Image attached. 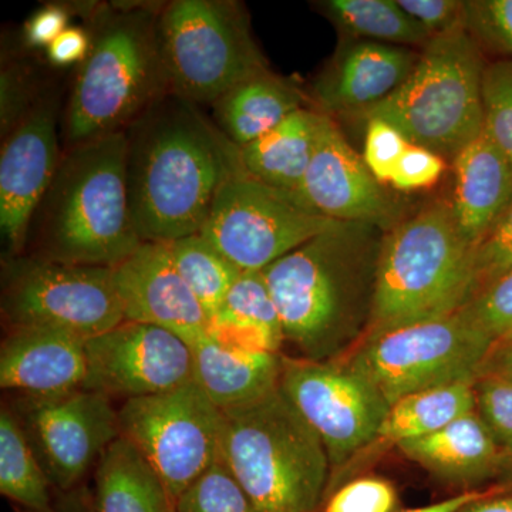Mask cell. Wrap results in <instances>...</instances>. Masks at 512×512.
I'll return each instance as SVG.
<instances>
[{
  "label": "cell",
  "instance_id": "obj_1",
  "mask_svg": "<svg viewBox=\"0 0 512 512\" xmlns=\"http://www.w3.org/2000/svg\"><path fill=\"white\" fill-rule=\"evenodd\" d=\"M124 131L128 205L141 242L200 234L222 184L245 170L241 148L200 106L174 94Z\"/></svg>",
  "mask_w": 512,
  "mask_h": 512
},
{
  "label": "cell",
  "instance_id": "obj_2",
  "mask_svg": "<svg viewBox=\"0 0 512 512\" xmlns=\"http://www.w3.org/2000/svg\"><path fill=\"white\" fill-rule=\"evenodd\" d=\"M376 229L339 222L262 271L285 343L302 359H340L365 335L382 241Z\"/></svg>",
  "mask_w": 512,
  "mask_h": 512
},
{
  "label": "cell",
  "instance_id": "obj_3",
  "mask_svg": "<svg viewBox=\"0 0 512 512\" xmlns=\"http://www.w3.org/2000/svg\"><path fill=\"white\" fill-rule=\"evenodd\" d=\"M163 6L100 3L86 20L90 49L63 109V150L126 130L170 94L158 35Z\"/></svg>",
  "mask_w": 512,
  "mask_h": 512
},
{
  "label": "cell",
  "instance_id": "obj_4",
  "mask_svg": "<svg viewBox=\"0 0 512 512\" xmlns=\"http://www.w3.org/2000/svg\"><path fill=\"white\" fill-rule=\"evenodd\" d=\"M126 151V131L63 150L30 225L32 255L113 269L137 251L143 242L128 205Z\"/></svg>",
  "mask_w": 512,
  "mask_h": 512
},
{
  "label": "cell",
  "instance_id": "obj_5",
  "mask_svg": "<svg viewBox=\"0 0 512 512\" xmlns=\"http://www.w3.org/2000/svg\"><path fill=\"white\" fill-rule=\"evenodd\" d=\"M220 461L259 512H318L332 467L316 431L276 387L225 410Z\"/></svg>",
  "mask_w": 512,
  "mask_h": 512
},
{
  "label": "cell",
  "instance_id": "obj_6",
  "mask_svg": "<svg viewBox=\"0 0 512 512\" xmlns=\"http://www.w3.org/2000/svg\"><path fill=\"white\" fill-rule=\"evenodd\" d=\"M471 255L448 201L433 202L384 231L372 312L360 340L463 309L474 298Z\"/></svg>",
  "mask_w": 512,
  "mask_h": 512
},
{
  "label": "cell",
  "instance_id": "obj_7",
  "mask_svg": "<svg viewBox=\"0 0 512 512\" xmlns=\"http://www.w3.org/2000/svg\"><path fill=\"white\" fill-rule=\"evenodd\" d=\"M485 66L466 28L431 37L406 82L357 120L387 121L410 144L453 161L484 131Z\"/></svg>",
  "mask_w": 512,
  "mask_h": 512
},
{
  "label": "cell",
  "instance_id": "obj_8",
  "mask_svg": "<svg viewBox=\"0 0 512 512\" xmlns=\"http://www.w3.org/2000/svg\"><path fill=\"white\" fill-rule=\"evenodd\" d=\"M170 94L211 106L269 66L252 36L247 9L235 0H171L158 19Z\"/></svg>",
  "mask_w": 512,
  "mask_h": 512
},
{
  "label": "cell",
  "instance_id": "obj_9",
  "mask_svg": "<svg viewBox=\"0 0 512 512\" xmlns=\"http://www.w3.org/2000/svg\"><path fill=\"white\" fill-rule=\"evenodd\" d=\"M494 342L464 309L360 340L342 357L389 403L409 394L477 382Z\"/></svg>",
  "mask_w": 512,
  "mask_h": 512
},
{
  "label": "cell",
  "instance_id": "obj_10",
  "mask_svg": "<svg viewBox=\"0 0 512 512\" xmlns=\"http://www.w3.org/2000/svg\"><path fill=\"white\" fill-rule=\"evenodd\" d=\"M0 308L9 328L45 326L87 340L124 322L113 269L32 254L3 258Z\"/></svg>",
  "mask_w": 512,
  "mask_h": 512
},
{
  "label": "cell",
  "instance_id": "obj_11",
  "mask_svg": "<svg viewBox=\"0 0 512 512\" xmlns=\"http://www.w3.org/2000/svg\"><path fill=\"white\" fill-rule=\"evenodd\" d=\"M120 436L137 448L175 501L220 461L224 414L192 382L153 396L124 400Z\"/></svg>",
  "mask_w": 512,
  "mask_h": 512
},
{
  "label": "cell",
  "instance_id": "obj_12",
  "mask_svg": "<svg viewBox=\"0 0 512 512\" xmlns=\"http://www.w3.org/2000/svg\"><path fill=\"white\" fill-rule=\"evenodd\" d=\"M338 224L244 170L222 184L200 235L241 271H264Z\"/></svg>",
  "mask_w": 512,
  "mask_h": 512
},
{
  "label": "cell",
  "instance_id": "obj_13",
  "mask_svg": "<svg viewBox=\"0 0 512 512\" xmlns=\"http://www.w3.org/2000/svg\"><path fill=\"white\" fill-rule=\"evenodd\" d=\"M279 386L322 440L332 473L377 441L390 409L379 390L343 359L282 355Z\"/></svg>",
  "mask_w": 512,
  "mask_h": 512
},
{
  "label": "cell",
  "instance_id": "obj_14",
  "mask_svg": "<svg viewBox=\"0 0 512 512\" xmlns=\"http://www.w3.org/2000/svg\"><path fill=\"white\" fill-rule=\"evenodd\" d=\"M57 493L82 485L120 437L110 397L80 389L53 396H18L9 406Z\"/></svg>",
  "mask_w": 512,
  "mask_h": 512
},
{
  "label": "cell",
  "instance_id": "obj_15",
  "mask_svg": "<svg viewBox=\"0 0 512 512\" xmlns=\"http://www.w3.org/2000/svg\"><path fill=\"white\" fill-rule=\"evenodd\" d=\"M62 113L59 87L47 83L25 119L2 140L0 232L6 256L25 254L33 217L59 168Z\"/></svg>",
  "mask_w": 512,
  "mask_h": 512
},
{
  "label": "cell",
  "instance_id": "obj_16",
  "mask_svg": "<svg viewBox=\"0 0 512 512\" xmlns=\"http://www.w3.org/2000/svg\"><path fill=\"white\" fill-rule=\"evenodd\" d=\"M191 346L170 330L124 320L86 343L83 387L126 400L192 382Z\"/></svg>",
  "mask_w": 512,
  "mask_h": 512
},
{
  "label": "cell",
  "instance_id": "obj_17",
  "mask_svg": "<svg viewBox=\"0 0 512 512\" xmlns=\"http://www.w3.org/2000/svg\"><path fill=\"white\" fill-rule=\"evenodd\" d=\"M323 114V113H322ZM296 200L320 217L393 227L394 205L332 117L323 114L318 144Z\"/></svg>",
  "mask_w": 512,
  "mask_h": 512
},
{
  "label": "cell",
  "instance_id": "obj_18",
  "mask_svg": "<svg viewBox=\"0 0 512 512\" xmlns=\"http://www.w3.org/2000/svg\"><path fill=\"white\" fill-rule=\"evenodd\" d=\"M113 282L127 322L170 330L190 346L210 332V316L178 272L170 245L143 242L113 268Z\"/></svg>",
  "mask_w": 512,
  "mask_h": 512
},
{
  "label": "cell",
  "instance_id": "obj_19",
  "mask_svg": "<svg viewBox=\"0 0 512 512\" xmlns=\"http://www.w3.org/2000/svg\"><path fill=\"white\" fill-rule=\"evenodd\" d=\"M417 60L410 47L346 39L313 83L311 99L332 119L357 120L396 92Z\"/></svg>",
  "mask_w": 512,
  "mask_h": 512
},
{
  "label": "cell",
  "instance_id": "obj_20",
  "mask_svg": "<svg viewBox=\"0 0 512 512\" xmlns=\"http://www.w3.org/2000/svg\"><path fill=\"white\" fill-rule=\"evenodd\" d=\"M87 339L45 326L9 328L0 348V386L19 396H53L83 387Z\"/></svg>",
  "mask_w": 512,
  "mask_h": 512
},
{
  "label": "cell",
  "instance_id": "obj_21",
  "mask_svg": "<svg viewBox=\"0 0 512 512\" xmlns=\"http://www.w3.org/2000/svg\"><path fill=\"white\" fill-rule=\"evenodd\" d=\"M450 204L458 231L474 247L512 200V165L483 131L454 157Z\"/></svg>",
  "mask_w": 512,
  "mask_h": 512
},
{
  "label": "cell",
  "instance_id": "obj_22",
  "mask_svg": "<svg viewBox=\"0 0 512 512\" xmlns=\"http://www.w3.org/2000/svg\"><path fill=\"white\" fill-rule=\"evenodd\" d=\"M403 456L453 484H474L503 466V448L477 410L429 436L397 444Z\"/></svg>",
  "mask_w": 512,
  "mask_h": 512
},
{
  "label": "cell",
  "instance_id": "obj_23",
  "mask_svg": "<svg viewBox=\"0 0 512 512\" xmlns=\"http://www.w3.org/2000/svg\"><path fill=\"white\" fill-rule=\"evenodd\" d=\"M191 349L192 380L221 412L254 402L281 382L282 353L232 348L210 333L192 343Z\"/></svg>",
  "mask_w": 512,
  "mask_h": 512
},
{
  "label": "cell",
  "instance_id": "obj_24",
  "mask_svg": "<svg viewBox=\"0 0 512 512\" xmlns=\"http://www.w3.org/2000/svg\"><path fill=\"white\" fill-rule=\"evenodd\" d=\"M308 97L291 80L268 72L238 83L211 104L212 121L237 144L247 146L303 109Z\"/></svg>",
  "mask_w": 512,
  "mask_h": 512
},
{
  "label": "cell",
  "instance_id": "obj_25",
  "mask_svg": "<svg viewBox=\"0 0 512 512\" xmlns=\"http://www.w3.org/2000/svg\"><path fill=\"white\" fill-rule=\"evenodd\" d=\"M322 116L313 107H303L241 147L245 171L269 187L295 195L315 153Z\"/></svg>",
  "mask_w": 512,
  "mask_h": 512
},
{
  "label": "cell",
  "instance_id": "obj_26",
  "mask_svg": "<svg viewBox=\"0 0 512 512\" xmlns=\"http://www.w3.org/2000/svg\"><path fill=\"white\" fill-rule=\"evenodd\" d=\"M210 335L232 348L281 353L284 332L264 272H242L212 316Z\"/></svg>",
  "mask_w": 512,
  "mask_h": 512
},
{
  "label": "cell",
  "instance_id": "obj_27",
  "mask_svg": "<svg viewBox=\"0 0 512 512\" xmlns=\"http://www.w3.org/2000/svg\"><path fill=\"white\" fill-rule=\"evenodd\" d=\"M94 512H173L156 471L124 437L114 440L96 466Z\"/></svg>",
  "mask_w": 512,
  "mask_h": 512
},
{
  "label": "cell",
  "instance_id": "obj_28",
  "mask_svg": "<svg viewBox=\"0 0 512 512\" xmlns=\"http://www.w3.org/2000/svg\"><path fill=\"white\" fill-rule=\"evenodd\" d=\"M477 410L476 382L446 384L409 394L392 404L377 440L397 444L436 433Z\"/></svg>",
  "mask_w": 512,
  "mask_h": 512
},
{
  "label": "cell",
  "instance_id": "obj_29",
  "mask_svg": "<svg viewBox=\"0 0 512 512\" xmlns=\"http://www.w3.org/2000/svg\"><path fill=\"white\" fill-rule=\"evenodd\" d=\"M52 483L9 406L0 410V493L25 512H57Z\"/></svg>",
  "mask_w": 512,
  "mask_h": 512
},
{
  "label": "cell",
  "instance_id": "obj_30",
  "mask_svg": "<svg viewBox=\"0 0 512 512\" xmlns=\"http://www.w3.org/2000/svg\"><path fill=\"white\" fill-rule=\"evenodd\" d=\"M316 5L346 39L410 49H423L431 40L429 33L400 8L397 0H325Z\"/></svg>",
  "mask_w": 512,
  "mask_h": 512
},
{
  "label": "cell",
  "instance_id": "obj_31",
  "mask_svg": "<svg viewBox=\"0 0 512 512\" xmlns=\"http://www.w3.org/2000/svg\"><path fill=\"white\" fill-rule=\"evenodd\" d=\"M168 245L178 272L211 319L220 311L229 289L244 271L200 234L177 239Z\"/></svg>",
  "mask_w": 512,
  "mask_h": 512
},
{
  "label": "cell",
  "instance_id": "obj_32",
  "mask_svg": "<svg viewBox=\"0 0 512 512\" xmlns=\"http://www.w3.org/2000/svg\"><path fill=\"white\" fill-rule=\"evenodd\" d=\"M47 83L25 56L2 53L0 72V136L5 138L35 106Z\"/></svg>",
  "mask_w": 512,
  "mask_h": 512
},
{
  "label": "cell",
  "instance_id": "obj_33",
  "mask_svg": "<svg viewBox=\"0 0 512 512\" xmlns=\"http://www.w3.org/2000/svg\"><path fill=\"white\" fill-rule=\"evenodd\" d=\"M173 512H259L221 461L208 468L175 501Z\"/></svg>",
  "mask_w": 512,
  "mask_h": 512
},
{
  "label": "cell",
  "instance_id": "obj_34",
  "mask_svg": "<svg viewBox=\"0 0 512 512\" xmlns=\"http://www.w3.org/2000/svg\"><path fill=\"white\" fill-rule=\"evenodd\" d=\"M484 131L512 165V60L485 66Z\"/></svg>",
  "mask_w": 512,
  "mask_h": 512
},
{
  "label": "cell",
  "instance_id": "obj_35",
  "mask_svg": "<svg viewBox=\"0 0 512 512\" xmlns=\"http://www.w3.org/2000/svg\"><path fill=\"white\" fill-rule=\"evenodd\" d=\"M471 261L474 296L512 272V200L493 227L474 245Z\"/></svg>",
  "mask_w": 512,
  "mask_h": 512
},
{
  "label": "cell",
  "instance_id": "obj_36",
  "mask_svg": "<svg viewBox=\"0 0 512 512\" xmlns=\"http://www.w3.org/2000/svg\"><path fill=\"white\" fill-rule=\"evenodd\" d=\"M466 29L481 49L512 60V0H467Z\"/></svg>",
  "mask_w": 512,
  "mask_h": 512
},
{
  "label": "cell",
  "instance_id": "obj_37",
  "mask_svg": "<svg viewBox=\"0 0 512 512\" xmlns=\"http://www.w3.org/2000/svg\"><path fill=\"white\" fill-rule=\"evenodd\" d=\"M468 318L490 336L494 348L512 339V272L477 293L464 306Z\"/></svg>",
  "mask_w": 512,
  "mask_h": 512
},
{
  "label": "cell",
  "instance_id": "obj_38",
  "mask_svg": "<svg viewBox=\"0 0 512 512\" xmlns=\"http://www.w3.org/2000/svg\"><path fill=\"white\" fill-rule=\"evenodd\" d=\"M397 503V491L390 481L359 477L330 495L322 512H394Z\"/></svg>",
  "mask_w": 512,
  "mask_h": 512
},
{
  "label": "cell",
  "instance_id": "obj_39",
  "mask_svg": "<svg viewBox=\"0 0 512 512\" xmlns=\"http://www.w3.org/2000/svg\"><path fill=\"white\" fill-rule=\"evenodd\" d=\"M365 131L363 161L380 184H390L410 143L396 127L384 120H367Z\"/></svg>",
  "mask_w": 512,
  "mask_h": 512
},
{
  "label": "cell",
  "instance_id": "obj_40",
  "mask_svg": "<svg viewBox=\"0 0 512 512\" xmlns=\"http://www.w3.org/2000/svg\"><path fill=\"white\" fill-rule=\"evenodd\" d=\"M477 412L500 447L512 453V383L483 375L476 382Z\"/></svg>",
  "mask_w": 512,
  "mask_h": 512
},
{
  "label": "cell",
  "instance_id": "obj_41",
  "mask_svg": "<svg viewBox=\"0 0 512 512\" xmlns=\"http://www.w3.org/2000/svg\"><path fill=\"white\" fill-rule=\"evenodd\" d=\"M446 168L447 160L439 154L427 148L409 144L394 170L390 185L399 191L424 190L439 183Z\"/></svg>",
  "mask_w": 512,
  "mask_h": 512
},
{
  "label": "cell",
  "instance_id": "obj_42",
  "mask_svg": "<svg viewBox=\"0 0 512 512\" xmlns=\"http://www.w3.org/2000/svg\"><path fill=\"white\" fill-rule=\"evenodd\" d=\"M431 37L466 28V2L461 0H397Z\"/></svg>",
  "mask_w": 512,
  "mask_h": 512
},
{
  "label": "cell",
  "instance_id": "obj_43",
  "mask_svg": "<svg viewBox=\"0 0 512 512\" xmlns=\"http://www.w3.org/2000/svg\"><path fill=\"white\" fill-rule=\"evenodd\" d=\"M73 18L69 3L50 2L36 10L22 29V42L28 49H47L69 28Z\"/></svg>",
  "mask_w": 512,
  "mask_h": 512
},
{
  "label": "cell",
  "instance_id": "obj_44",
  "mask_svg": "<svg viewBox=\"0 0 512 512\" xmlns=\"http://www.w3.org/2000/svg\"><path fill=\"white\" fill-rule=\"evenodd\" d=\"M90 49V33L86 26H69L45 50L47 62L55 67L82 64Z\"/></svg>",
  "mask_w": 512,
  "mask_h": 512
},
{
  "label": "cell",
  "instance_id": "obj_45",
  "mask_svg": "<svg viewBox=\"0 0 512 512\" xmlns=\"http://www.w3.org/2000/svg\"><path fill=\"white\" fill-rule=\"evenodd\" d=\"M495 376L512 383V339L495 346L488 356L481 376Z\"/></svg>",
  "mask_w": 512,
  "mask_h": 512
},
{
  "label": "cell",
  "instance_id": "obj_46",
  "mask_svg": "<svg viewBox=\"0 0 512 512\" xmlns=\"http://www.w3.org/2000/svg\"><path fill=\"white\" fill-rule=\"evenodd\" d=\"M491 491L467 490L456 495V497L448 498L441 503L426 505V507L410 508V510L394 511V512H457L467 505L476 503V501L485 500L491 497Z\"/></svg>",
  "mask_w": 512,
  "mask_h": 512
},
{
  "label": "cell",
  "instance_id": "obj_47",
  "mask_svg": "<svg viewBox=\"0 0 512 512\" xmlns=\"http://www.w3.org/2000/svg\"><path fill=\"white\" fill-rule=\"evenodd\" d=\"M57 512H94L93 493L80 485L67 493H59L56 498Z\"/></svg>",
  "mask_w": 512,
  "mask_h": 512
},
{
  "label": "cell",
  "instance_id": "obj_48",
  "mask_svg": "<svg viewBox=\"0 0 512 512\" xmlns=\"http://www.w3.org/2000/svg\"><path fill=\"white\" fill-rule=\"evenodd\" d=\"M457 512H512V498H485Z\"/></svg>",
  "mask_w": 512,
  "mask_h": 512
},
{
  "label": "cell",
  "instance_id": "obj_49",
  "mask_svg": "<svg viewBox=\"0 0 512 512\" xmlns=\"http://www.w3.org/2000/svg\"><path fill=\"white\" fill-rule=\"evenodd\" d=\"M511 463H512V461H511ZM511 466H512V464H511Z\"/></svg>",
  "mask_w": 512,
  "mask_h": 512
}]
</instances>
